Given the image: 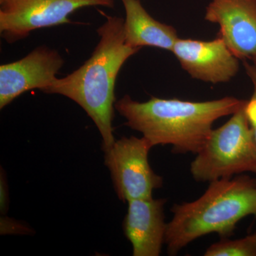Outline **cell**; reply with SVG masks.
Listing matches in <instances>:
<instances>
[{
  "label": "cell",
  "mask_w": 256,
  "mask_h": 256,
  "mask_svg": "<svg viewBox=\"0 0 256 256\" xmlns=\"http://www.w3.org/2000/svg\"><path fill=\"white\" fill-rule=\"evenodd\" d=\"M171 212L165 238L168 255L176 256L208 234L230 238L239 222L256 216V178L240 174L210 182L200 198L175 204Z\"/></svg>",
  "instance_id": "3"
},
{
  "label": "cell",
  "mask_w": 256,
  "mask_h": 256,
  "mask_svg": "<svg viewBox=\"0 0 256 256\" xmlns=\"http://www.w3.org/2000/svg\"><path fill=\"white\" fill-rule=\"evenodd\" d=\"M204 20L239 60L256 64V0H210Z\"/></svg>",
  "instance_id": "9"
},
{
  "label": "cell",
  "mask_w": 256,
  "mask_h": 256,
  "mask_svg": "<svg viewBox=\"0 0 256 256\" xmlns=\"http://www.w3.org/2000/svg\"><path fill=\"white\" fill-rule=\"evenodd\" d=\"M172 53L192 78L203 82H228L240 69V60L220 36L212 41L178 38Z\"/></svg>",
  "instance_id": "8"
},
{
  "label": "cell",
  "mask_w": 256,
  "mask_h": 256,
  "mask_svg": "<svg viewBox=\"0 0 256 256\" xmlns=\"http://www.w3.org/2000/svg\"><path fill=\"white\" fill-rule=\"evenodd\" d=\"M104 15L106 20L97 30L100 40L92 56L72 74L56 78L42 92L65 96L80 106L98 130L105 152L116 142L112 120L118 76L127 60L140 50L126 42L124 18Z\"/></svg>",
  "instance_id": "2"
},
{
  "label": "cell",
  "mask_w": 256,
  "mask_h": 256,
  "mask_svg": "<svg viewBox=\"0 0 256 256\" xmlns=\"http://www.w3.org/2000/svg\"><path fill=\"white\" fill-rule=\"evenodd\" d=\"M246 102L234 97L206 101L151 97L138 102L126 95L114 108L126 119V126L142 133L153 146H170L175 154H196L216 121L232 116Z\"/></svg>",
  "instance_id": "1"
},
{
  "label": "cell",
  "mask_w": 256,
  "mask_h": 256,
  "mask_svg": "<svg viewBox=\"0 0 256 256\" xmlns=\"http://www.w3.org/2000/svg\"><path fill=\"white\" fill-rule=\"evenodd\" d=\"M244 66L252 85V96L246 102L245 112L256 142V64L244 62Z\"/></svg>",
  "instance_id": "13"
},
{
  "label": "cell",
  "mask_w": 256,
  "mask_h": 256,
  "mask_svg": "<svg viewBox=\"0 0 256 256\" xmlns=\"http://www.w3.org/2000/svg\"><path fill=\"white\" fill-rule=\"evenodd\" d=\"M164 198H139L128 202L122 222L124 236L130 242L134 256H159L165 244Z\"/></svg>",
  "instance_id": "10"
},
{
  "label": "cell",
  "mask_w": 256,
  "mask_h": 256,
  "mask_svg": "<svg viewBox=\"0 0 256 256\" xmlns=\"http://www.w3.org/2000/svg\"><path fill=\"white\" fill-rule=\"evenodd\" d=\"M114 5V0H0V35L14 43L35 30L72 22L69 15L80 8Z\"/></svg>",
  "instance_id": "6"
},
{
  "label": "cell",
  "mask_w": 256,
  "mask_h": 256,
  "mask_svg": "<svg viewBox=\"0 0 256 256\" xmlns=\"http://www.w3.org/2000/svg\"><path fill=\"white\" fill-rule=\"evenodd\" d=\"M152 148L143 136H131L116 140L104 152L106 166L121 201L151 198L154 190L163 186V178L154 172L148 160Z\"/></svg>",
  "instance_id": "5"
},
{
  "label": "cell",
  "mask_w": 256,
  "mask_h": 256,
  "mask_svg": "<svg viewBox=\"0 0 256 256\" xmlns=\"http://www.w3.org/2000/svg\"><path fill=\"white\" fill-rule=\"evenodd\" d=\"M1 234H30L32 233V229L23 225L18 220L8 218L1 217Z\"/></svg>",
  "instance_id": "14"
},
{
  "label": "cell",
  "mask_w": 256,
  "mask_h": 256,
  "mask_svg": "<svg viewBox=\"0 0 256 256\" xmlns=\"http://www.w3.org/2000/svg\"><path fill=\"white\" fill-rule=\"evenodd\" d=\"M122 2L126 10L124 30L128 45L140 50L150 46L172 52L180 38L174 26L153 18L140 0H122Z\"/></svg>",
  "instance_id": "11"
},
{
  "label": "cell",
  "mask_w": 256,
  "mask_h": 256,
  "mask_svg": "<svg viewBox=\"0 0 256 256\" xmlns=\"http://www.w3.org/2000/svg\"><path fill=\"white\" fill-rule=\"evenodd\" d=\"M204 256H256V232L242 238H220L207 248Z\"/></svg>",
  "instance_id": "12"
},
{
  "label": "cell",
  "mask_w": 256,
  "mask_h": 256,
  "mask_svg": "<svg viewBox=\"0 0 256 256\" xmlns=\"http://www.w3.org/2000/svg\"><path fill=\"white\" fill-rule=\"evenodd\" d=\"M4 172L1 169L0 174V210L2 214L4 215L8 210L10 204L9 188L6 182Z\"/></svg>",
  "instance_id": "15"
},
{
  "label": "cell",
  "mask_w": 256,
  "mask_h": 256,
  "mask_svg": "<svg viewBox=\"0 0 256 256\" xmlns=\"http://www.w3.org/2000/svg\"><path fill=\"white\" fill-rule=\"evenodd\" d=\"M245 105L223 126L213 128L196 153L190 164L195 181L210 182L249 172L256 174V142Z\"/></svg>",
  "instance_id": "4"
},
{
  "label": "cell",
  "mask_w": 256,
  "mask_h": 256,
  "mask_svg": "<svg viewBox=\"0 0 256 256\" xmlns=\"http://www.w3.org/2000/svg\"><path fill=\"white\" fill-rule=\"evenodd\" d=\"M64 64L56 50L41 46L21 60L0 66V108L28 90L43 92L57 78Z\"/></svg>",
  "instance_id": "7"
}]
</instances>
